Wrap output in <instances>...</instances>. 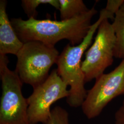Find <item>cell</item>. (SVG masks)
<instances>
[{"instance_id":"obj_14","label":"cell","mask_w":124,"mask_h":124,"mask_svg":"<svg viewBox=\"0 0 124 124\" xmlns=\"http://www.w3.org/2000/svg\"><path fill=\"white\" fill-rule=\"evenodd\" d=\"M115 124H124V100L115 115Z\"/></svg>"},{"instance_id":"obj_4","label":"cell","mask_w":124,"mask_h":124,"mask_svg":"<svg viewBox=\"0 0 124 124\" xmlns=\"http://www.w3.org/2000/svg\"><path fill=\"white\" fill-rule=\"evenodd\" d=\"M9 62L6 55H0V124H29L27 99L22 92L23 83L16 71L8 69Z\"/></svg>"},{"instance_id":"obj_10","label":"cell","mask_w":124,"mask_h":124,"mask_svg":"<svg viewBox=\"0 0 124 124\" xmlns=\"http://www.w3.org/2000/svg\"><path fill=\"white\" fill-rule=\"evenodd\" d=\"M60 5L61 20H67L77 17L88 12L82 0H58Z\"/></svg>"},{"instance_id":"obj_6","label":"cell","mask_w":124,"mask_h":124,"mask_svg":"<svg viewBox=\"0 0 124 124\" xmlns=\"http://www.w3.org/2000/svg\"><path fill=\"white\" fill-rule=\"evenodd\" d=\"M122 95H124V58L114 70L96 79L82 104L83 113L88 119L95 118L113 99Z\"/></svg>"},{"instance_id":"obj_13","label":"cell","mask_w":124,"mask_h":124,"mask_svg":"<svg viewBox=\"0 0 124 124\" xmlns=\"http://www.w3.org/2000/svg\"><path fill=\"white\" fill-rule=\"evenodd\" d=\"M124 0H108L105 9L108 13L115 16V14L124 4Z\"/></svg>"},{"instance_id":"obj_5","label":"cell","mask_w":124,"mask_h":124,"mask_svg":"<svg viewBox=\"0 0 124 124\" xmlns=\"http://www.w3.org/2000/svg\"><path fill=\"white\" fill-rule=\"evenodd\" d=\"M115 43V33L112 23L105 18L98 27L94 41L85 53V59L82 62L81 69L85 83L98 78L112 65Z\"/></svg>"},{"instance_id":"obj_2","label":"cell","mask_w":124,"mask_h":124,"mask_svg":"<svg viewBox=\"0 0 124 124\" xmlns=\"http://www.w3.org/2000/svg\"><path fill=\"white\" fill-rule=\"evenodd\" d=\"M113 18L105 8L101 9L98 20L92 25L88 33L80 44H68L59 54L56 62L58 74L64 82L70 86L67 103L73 108L81 107L86 97L85 79L82 69L81 59L85 52L92 42L93 36L103 19Z\"/></svg>"},{"instance_id":"obj_7","label":"cell","mask_w":124,"mask_h":124,"mask_svg":"<svg viewBox=\"0 0 124 124\" xmlns=\"http://www.w3.org/2000/svg\"><path fill=\"white\" fill-rule=\"evenodd\" d=\"M67 87L55 69L44 82L33 89V93L27 98L29 124H46L51 114V106L69 96Z\"/></svg>"},{"instance_id":"obj_11","label":"cell","mask_w":124,"mask_h":124,"mask_svg":"<svg viewBox=\"0 0 124 124\" xmlns=\"http://www.w3.org/2000/svg\"><path fill=\"white\" fill-rule=\"evenodd\" d=\"M41 4H49L59 10L60 5L58 0H22L21 5L24 12L30 18H36L38 15L36 8Z\"/></svg>"},{"instance_id":"obj_8","label":"cell","mask_w":124,"mask_h":124,"mask_svg":"<svg viewBox=\"0 0 124 124\" xmlns=\"http://www.w3.org/2000/svg\"><path fill=\"white\" fill-rule=\"evenodd\" d=\"M7 1L0 0V55H17L23 45L9 20L7 13Z\"/></svg>"},{"instance_id":"obj_12","label":"cell","mask_w":124,"mask_h":124,"mask_svg":"<svg viewBox=\"0 0 124 124\" xmlns=\"http://www.w3.org/2000/svg\"><path fill=\"white\" fill-rule=\"evenodd\" d=\"M46 124H70L68 112L61 107H55L51 110Z\"/></svg>"},{"instance_id":"obj_3","label":"cell","mask_w":124,"mask_h":124,"mask_svg":"<svg viewBox=\"0 0 124 124\" xmlns=\"http://www.w3.org/2000/svg\"><path fill=\"white\" fill-rule=\"evenodd\" d=\"M59 55L55 47L39 41L27 42L16 55L15 71L23 83L35 88L48 77L49 70L56 63Z\"/></svg>"},{"instance_id":"obj_1","label":"cell","mask_w":124,"mask_h":124,"mask_svg":"<svg viewBox=\"0 0 124 124\" xmlns=\"http://www.w3.org/2000/svg\"><path fill=\"white\" fill-rule=\"evenodd\" d=\"M98 13L94 6L88 12L67 20L12 18L11 22L23 43L39 41L54 47L60 40L66 39L72 46L80 44L87 36L92 19Z\"/></svg>"},{"instance_id":"obj_9","label":"cell","mask_w":124,"mask_h":124,"mask_svg":"<svg viewBox=\"0 0 124 124\" xmlns=\"http://www.w3.org/2000/svg\"><path fill=\"white\" fill-rule=\"evenodd\" d=\"M112 27L115 33L116 43L114 57L124 58V3L119 11L115 14Z\"/></svg>"}]
</instances>
